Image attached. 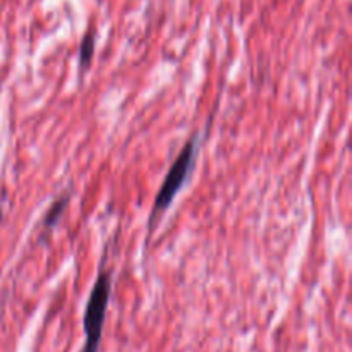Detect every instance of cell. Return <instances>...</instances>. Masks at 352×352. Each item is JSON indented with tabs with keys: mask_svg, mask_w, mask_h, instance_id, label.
Here are the masks:
<instances>
[{
	"mask_svg": "<svg viewBox=\"0 0 352 352\" xmlns=\"http://www.w3.org/2000/svg\"><path fill=\"white\" fill-rule=\"evenodd\" d=\"M198 151H199V134L196 133L184 143L181 153L177 155L174 164L170 165L164 182H162L160 189H158L157 196H155L153 208H151L150 219H148V226H146L148 237H150L151 232H153L155 223L158 222L162 213L172 205V201H174V198L177 196V192L181 191L182 186L188 182L189 175H191L192 168H195Z\"/></svg>",
	"mask_w": 352,
	"mask_h": 352,
	"instance_id": "1",
	"label": "cell"
},
{
	"mask_svg": "<svg viewBox=\"0 0 352 352\" xmlns=\"http://www.w3.org/2000/svg\"><path fill=\"white\" fill-rule=\"evenodd\" d=\"M110 294H112V272L107 267V260H103L98 277H96L95 285L91 289V294H89L88 302H86L85 316H82V329H85L86 340L81 352L100 351Z\"/></svg>",
	"mask_w": 352,
	"mask_h": 352,
	"instance_id": "2",
	"label": "cell"
},
{
	"mask_svg": "<svg viewBox=\"0 0 352 352\" xmlns=\"http://www.w3.org/2000/svg\"><path fill=\"white\" fill-rule=\"evenodd\" d=\"M69 199H71V195H69V192H65V195H60L54 203H52L50 208H48V212L45 213V219H43V229L45 230H50L57 226L58 220H60V217H62V213H64V210L67 208Z\"/></svg>",
	"mask_w": 352,
	"mask_h": 352,
	"instance_id": "3",
	"label": "cell"
},
{
	"mask_svg": "<svg viewBox=\"0 0 352 352\" xmlns=\"http://www.w3.org/2000/svg\"><path fill=\"white\" fill-rule=\"evenodd\" d=\"M93 52H95V34L88 33L81 41V47H79V65H81V71L89 67L93 58Z\"/></svg>",
	"mask_w": 352,
	"mask_h": 352,
	"instance_id": "4",
	"label": "cell"
},
{
	"mask_svg": "<svg viewBox=\"0 0 352 352\" xmlns=\"http://www.w3.org/2000/svg\"><path fill=\"white\" fill-rule=\"evenodd\" d=\"M2 220H3V212L2 208H0V226H2Z\"/></svg>",
	"mask_w": 352,
	"mask_h": 352,
	"instance_id": "5",
	"label": "cell"
}]
</instances>
